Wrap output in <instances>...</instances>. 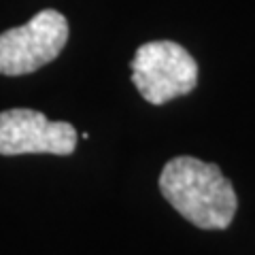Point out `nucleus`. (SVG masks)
<instances>
[{
	"label": "nucleus",
	"mask_w": 255,
	"mask_h": 255,
	"mask_svg": "<svg viewBox=\"0 0 255 255\" xmlns=\"http://www.w3.org/2000/svg\"><path fill=\"white\" fill-rule=\"evenodd\" d=\"M159 191L183 219L200 230H226L238 209L234 185L219 166L191 155L166 162Z\"/></svg>",
	"instance_id": "f257e3e1"
},
{
	"label": "nucleus",
	"mask_w": 255,
	"mask_h": 255,
	"mask_svg": "<svg viewBox=\"0 0 255 255\" xmlns=\"http://www.w3.org/2000/svg\"><path fill=\"white\" fill-rule=\"evenodd\" d=\"M130 66L136 90L155 107L191 94L198 85V62L185 47L174 41L140 45Z\"/></svg>",
	"instance_id": "f03ea898"
},
{
	"label": "nucleus",
	"mask_w": 255,
	"mask_h": 255,
	"mask_svg": "<svg viewBox=\"0 0 255 255\" xmlns=\"http://www.w3.org/2000/svg\"><path fill=\"white\" fill-rule=\"evenodd\" d=\"M68 21L45 9L28 23L0 34V75L21 77L53 62L68 43Z\"/></svg>",
	"instance_id": "7ed1b4c3"
},
{
	"label": "nucleus",
	"mask_w": 255,
	"mask_h": 255,
	"mask_svg": "<svg viewBox=\"0 0 255 255\" xmlns=\"http://www.w3.org/2000/svg\"><path fill=\"white\" fill-rule=\"evenodd\" d=\"M75 149L77 130L73 124L51 122L34 109H9L0 113V155H70Z\"/></svg>",
	"instance_id": "20e7f679"
}]
</instances>
